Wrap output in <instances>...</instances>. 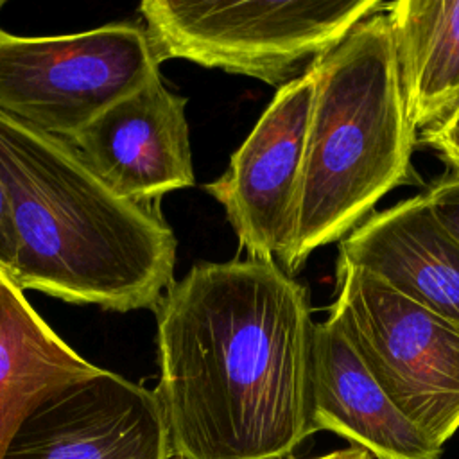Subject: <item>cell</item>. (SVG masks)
<instances>
[{
  "instance_id": "9a60e30c",
  "label": "cell",
  "mask_w": 459,
  "mask_h": 459,
  "mask_svg": "<svg viewBox=\"0 0 459 459\" xmlns=\"http://www.w3.org/2000/svg\"><path fill=\"white\" fill-rule=\"evenodd\" d=\"M421 140L459 172V102L436 124L423 129Z\"/></svg>"
},
{
  "instance_id": "3957f363",
  "label": "cell",
  "mask_w": 459,
  "mask_h": 459,
  "mask_svg": "<svg viewBox=\"0 0 459 459\" xmlns=\"http://www.w3.org/2000/svg\"><path fill=\"white\" fill-rule=\"evenodd\" d=\"M414 143L391 27L380 11L317 61L294 233L283 269L294 273L312 251L360 224L405 179Z\"/></svg>"
},
{
  "instance_id": "7c38bea8",
  "label": "cell",
  "mask_w": 459,
  "mask_h": 459,
  "mask_svg": "<svg viewBox=\"0 0 459 459\" xmlns=\"http://www.w3.org/2000/svg\"><path fill=\"white\" fill-rule=\"evenodd\" d=\"M100 369L72 350L0 269V459L43 402Z\"/></svg>"
},
{
  "instance_id": "5b68a950",
  "label": "cell",
  "mask_w": 459,
  "mask_h": 459,
  "mask_svg": "<svg viewBox=\"0 0 459 459\" xmlns=\"http://www.w3.org/2000/svg\"><path fill=\"white\" fill-rule=\"evenodd\" d=\"M145 27L124 22L65 36L0 29V115L61 140L160 75Z\"/></svg>"
},
{
  "instance_id": "30bf717a",
  "label": "cell",
  "mask_w": 459,
  "mask_h": 459,
  "mask_svg": "<svg viewBox=\"0 0 459 459\" xmlns=\"http://www.w3.org/2000/svg\"><path fill=\"white\" fill-rule=\"evenodd\" d=\"M308 421L310 434L330 430L377 459H439L443 452L391 402L332 310L314 326Z\"/></svg>"
},
{
  "instance_id": "6da1fadb",
  "label": "cell",
  "mask_w": 459,
  "mask_h": 459,
  "mask_svg": "<svg viewBox=\"0 0 459 459\" xmlns=\"http://www.w3.org/2000/svg\"><path fill=\"white\" fill-rule=\"evenodd\" d=\"M154 312L172 457L283 459L312 436L316 323L276 260L197 264Z\"/></svg>"
},
{
  "instance_id": "9c48e42d",
  "label": "cell",
  "mask_w": 459,
  "mask_h": 459,
  "mask_svg": "<svg viewBox=\"0 0 459 459\" xmlns=\"http://www.w3.org/2000/svg\"><path fill=\"white\" fill-rule=\"evenodd\" d=\"M185 104L156 75L66 142L122 197L160 203L195 183Z\"/></svg>"
},
{
  "instance_id": "8992f818",
  "label": "cell",
  "mask_w": 459,
  "mask_h": 459,
  "mask_svg": "<svg viewBox=\"0 0 459 459\" xmlns=\"http://www.w3.org/2000/svg\"><path fill=\"white\" fill-rule=\"evenodd\" d=\"M332 312L400 412L445 446L459 429V325L344 265Z\"/></svg>"
},
{
  "instance_id": "8fae6325",
  "label": "cell",
  "mask_w": 459,
  "mask_h": 459,
  "mask_svg": "<svg viewBox=\"0 0 459 459\" xmlns=\"http://www.w3.org/2000/svg\"><path fill=\"white\" fill-rule=\"evenodd\" d=\"M375 274L396 292L459 325V244L423 194L373 212L339 244V264Z\"/></svg>"
},
{
  "instance_id": "277c9868",
  "label": "cell",
  "mask_w": 459,
  "mask_h": 459,
  "mask_svg": "<svg viewBox=\"0 0 459 459\" xmlns=\"http://www.w3.org/2000/svg\"><path fill=\"white\" fill-rule=\"evenodd\" d=\"M380 0H145L140 13L160 57L283 86L330 54Z\"/></svg>"
},
{
  "instance_id": "2e32d148",
  "label": "cell",
  "mask_w": 459,
  "mask_h": 459,
  "mask_svg": "<svg viewBox=\"0 0 459 459\" xmlns=\"http://www.w3.org/2000/svg\"><path fill=\"white\" fill-rule=\"evenodd\" d=\"M16 256H18V240H16L13 208H11L7 186L0 174V269L9 276L14 274Z\"/></svg>"
},
{
  "instance_id": "52a82bcc",
  "label": "cell",
  "mask_w": 459,
  "mask_h": 459,
  "mask_svg": "<svg viewBox=\"0 0 459 459\" xmlns=\"http://www.w3.org/2000/svg\"><path fill=\"white\" fill-rule=\"evenodd\" d=\"M316 84L317 63L280 86L226 170L204 185L249 258L289 253Z\"/></svg>"
},
{
  "instance_id": "e0dca14e",
  "label": "cell",
  "mask_w": 459,
  "mask_h": 459,
  "mask_svg": "<svg viewBox=\"0 0 459 459\" xmlns=\"http://www.w3.org/2000/svg\"><path fill=\"white\" fill-rule=\"evenodd\" d=\"M314 459H373V457H371L364 448L350 445L348 448L333 450V452H328V454L319 455V457H314Z\"/></svg>"
},
{
  "instance_id": "4fadbf2b",
  "label": "cell",
  "mask_w": 459,
  "mask_h": 459,
  "mask_svg": "<svg viewBox=\"0 0 459 459\" xmlns=\"http://www.w3.org/2000/svg\"><path fill=\"white\" fill-rule=\"evenodd\" d=\"M405 109L423 131L459 102V0H396L384 4Z\"/></svg>"
},
{
  "instance_id": "ac0fdd59",
  "label": "cell",
  "mask_w": 459,
  "mask_h": 459,
  "mask_svg": "<svg viewBox=\"0 0 459 459\" xmlns=\"http://www.w3.org/2000/svg\"><path fill=\"white\" fill-rule=\"evenodd\" d=\"M4 5H5V2H4V0H0V9H2Z\"/></svg>"
},
{
  "instance_id": "5bb4252c",
  "label": "cell",
  "mask_w": 459,
  "mask_h": 459,
  "mask_svg": "<svg viewBox=\"0 0 459 459\" xmlns=\"http://www.w3.org/2000/svg\"><path fill=\"white\" fill-rule=\"evenodd\" d=\"M423 195L434 219L459 244V172L436 179Z\"/></svg>"
},
{
  "instance_id": "ba28073f",
  "label": "cell",
  "mask_w": 459,
  "mask_h": 459,
  "mask_svg": "<svg viewBox=\"0 0 459 459\" xmlns=\"http://www.w3.org/2000/svg\"><path fill=\"white\" fill-rule=\"evenodd\" d=\"M169 427L156 391L113 371L43 402L2 459H169Z\"/></svg>"
},
{
  "instance_id": "7a4b0ae2",
  "label": "cell",
  "mask_w": 459,
  "mask_h": 459,
  "mask_svg": "<svg viewBox=\"0 0 459 459\" xmlns=\"http://www.w3.org/2000/svg\"><path fill=\"white\" fill-rule=\"evenodd\" d=\"M0 174L22 290L129 312L154 308L174 283L178 240L160 203L117 194L66 140L0 115Z\"/></svg>"
}]
</instances>
